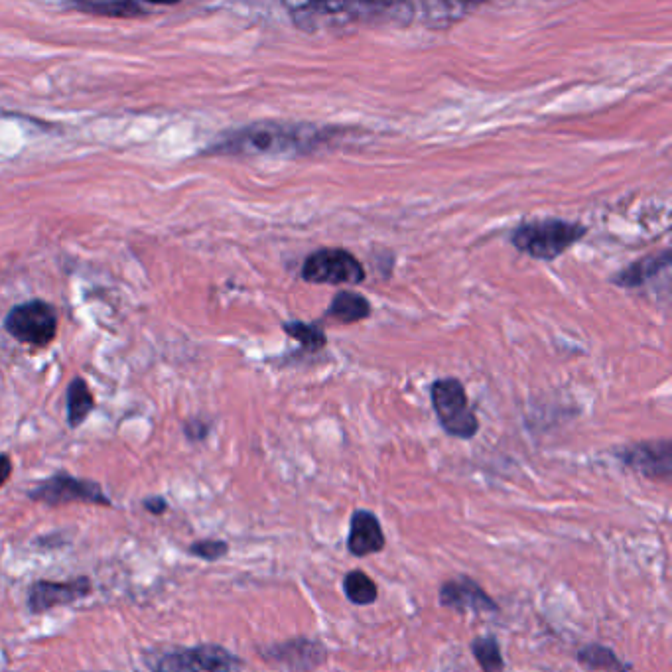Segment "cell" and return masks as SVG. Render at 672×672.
Masks as SVG:
<instances>
[{"label": "cell", "mask_w": 672, "mask_h": 672, "mask_svg": "<svg viewBox=\"0 0 672 672\" xmlns=\"http://www.w3.org/2000/svg\"><path fill=\"white\" fill-rule=\"evenodd\" d=\"M326 131L312 125L255 123L219 136L207 154L221 156H298L326 142Z\"/></svg>", "instance_id": "cell-1"}, {"label": "cell", "mask_w": 672, "mask_h": 672, "mask_svg": "<svg viewBox=\"0 0 672 672\" xmlns=\"http://www.w3.org/2000/svg\"><path fill=\"white\" fill-rule=\"evenodd\" d=\"M586 233L588 227L582 223L564 219H537L519 225L513 231L511 243L533 259L554 261L574 247Z\"/></svg>", "instance_id": "cell-2"}, {"label": "cell", "mask_w": 672, "mask_h": 672, "mask_svg": "<svg viewBox=\"0 0 672 672\" xmlns=\"http://www.w3.org/2000/svg\"><path fill=\"white\" fill-rule=\"evenodd\" d=\"M430 397L436 418L448 436L471 440L479 432V420L471 410L466 387L458 379H438L430 389Z\"/></svg>", "instance_id": "cell-3"}, {"label": "cell", "mask_w": 672, "mask_h": 672, "mask_svg": "<svg viewBox=\"0 0 672 672\" xmlns=\"http://www.w3.org/2000/svg\"><path fill=\"white\" fill-rule=\"evenodd\" d=\"M150 667L152 672H239L245 661L221 645L203 643L166 651Z\"/></svg>", "instance_id": "cell-4"}, {"label": "cell", "mask_w": 672, "mask_h": 672, "mask_svg": "<svg viewBox=\"0 0 672 672\" xmlns=\"http://www.w3.org/2000/svg\"><path fill=\"white\" fill-rule=\"evenodd\" d=\"M28 497L36 503H46L52 507L69 503H87L103 507L113 505V501L107 497V493L97 481L73 477L69 473H56L44 479L40 485L28 491Z\"/></svg>", "instance_id": "cell-5"}, {"label": "cell", "mask_w": 672, "mask_h": 672, "mask_svg": "<svg viewBox=\"0 0 672 672\" xmlns=\"http://www.w3.org/2000/svg\"><path fill=\"white\" fill-rule=\"evenodd\" d=\"M4 328L10 336L22 343L44 347L56 337L58 314L48 302L30 300L10 310Z\"/></svg>", "instance_id": "cell-6"}, {"label": "cell", "mask_w": 672, "mask_h": 672, "mask_svg": "<svg viewBox=\"0 0 672 672\" xmlns=\"http://www.w3.org/2000/svg\"><path fill=\"white\" fill-rule=\"evenodd\" d=\"M302 278L312 284H359L365 280V269L345 249H320L312 253L302 267Z\"/></svg>", "instance_id": "cell-7"}, {"label": "cell", "mask_w": 672, "mask_h": 672, "mask_svg": "<svg viewBox=\"0 0 672 672\" xmlns=\"http://www.w3.org/2000/svg\"><path fill=\"white\" fill-rule=\"evenodd\" d=\"M261 657L278 672H314L328 659L324 643L310 637H292L259 649Z\"/></svg>", "instance_id": "cell-8"}, {"label": "cell", "mask_w": 672, "mask_h": 672, "mask_svg": "<svg viewBox=\"0 0 672 672\" xmlns=\"http://www.w3.org/2000/svg\"><path fill=\"white\" fill-rule=\"evenodd\" d=\"M619 462L629 470L655 481H669L672 477L671 440L641 442L615 452Z\"/></svg>", "instance_id": "cell-9"}, {"label": "cell", "mask_w": 672, "mask_h": 672, "mask_svg": "<svg viewBox=\"0 0 672 672\" xmlns=\"http://www.w3.org/2000/svg\"><path fill=\"white\" fill-rule=\"evenodd\" d=\"M91 592L93 584L85 576L69 582L36 580L28 590V607L32 613H46L62 605L77 604L91 596Z\"/></svg>", "instance_id": "cell-10"}, {"label": "cell", "mask_w": 672, "mask_h": 672, "mask_svg": "<svg viewBox=\"0 0 672 672\" xmlns=\"http://www.w3.org/2000/svg\"><path fill=\"white\" fill-rule=\"evenodd\" d=\"M438 600L442 607L456 613H495L497 602L470 576H458L440 586Z\"/></svg>", "instance_id": "cell-11"}, {"label": "cell", "mask_w": 672, "mask_h": 672, "mask_svg": "<svg viewBox=\"0 0 672 672\" xmlns=\"http://www.w3.org/2000/svg\"><path fill=\"white\" fill-rule=\"evenodd\" d=\"M387 538L383 533L381 521L373 511L357 509L349 521V535H347V550L355 558H365L385 550Z\"/></svg>", "instance_id": "cell-12"}, {"label": "cell", "mask_w": 672, "mask_h": 672, "mask_svg": "<svg viewBox=\"0 0 672 672\" xmlns=\"http://www.w3.org/2000/svg\"><path fill=\"white\" fill-rule=\"evenodd\" d=\"M671 265V253L665 251L661 255H651V257H645L637 263H633L631 267L621 270L613 282L617 286H627V288H635V286H643L645 282H649L651 278L659 276V272H663L665 269H669Z\"/></svg>", "instance_id": "cell-13"}, {"label": "cell", "mask_w": 672, "mask_h": 672, "mask_svg": "<svg viewBox=\"0 0 672 672\" xmlns=\"http://www.w3.org/2000/svg\"><path fill=\"white\" fill-rule=\"evenodd\" d=\"M369 314H371V304L365 300V296L357 292H349V290L339 292L328 310V318H334L341 324H355V322L367 320Z\"/></svg>", "instance_id": "cell-14"}, {"label": "cell", "mask_w": 672, "mask_h": 672, "mask_svg": "<svg viewBox=\"0 0 672 672\" xmlns=\"http://www.w3.org/2000/svg\"><path fill=\"white\" fill-rule=\"evenodd\" d=\"M341 588H343L345 598L351 604L359 605V607L373 605L379 598V588H377L375 580L371 576H367V572H363V570H349L343 576Z\"/></svg>", "instance_id": "cell-15"}, {"label": "cell", "mask_w": 672, "mask_h": 672, "mask_svg": "<svg viewBox=\"0 0 672 672\" xmlns=\"http://www.w3.org/2000/svg\"><path fill=\"white\" fill-rule=\"evenodd\" d=\"M68 424L71 428L81 426L95 408V399L91 389L81 377H75L68 387Z\"/></svg>", "instance_id": "cell-16"}, {"label": "cell", "mask_w": 672, "mask_h": 672, "mask_svg": "<svg viewBox=\"0 0 672 672\" xmlns=\"http://www.w3.org/2000/svg\"><path fill=\"white\" fill-rule=\"evenodd\" d=\"M576 659L590 671L594 672H629V667L604 645L592 643L578 651Z\"/></svg>", "instance_id": "cell-17"}, {"label": "cell", "mask_w": 672, "mask_h": 672, "mask_svg": "<svg viewBox=\"0 0 672 672\" xmlns=\"http://www.w3.org/2000/svg\"><path fill=\"white\" fill-rule=\"evenodd\" d=\"M71 8L87 14L97 16H111V18H138L146 16L150 12V6H144L140 2H77L71 4Z\"/></svg>", "instance_id": "cell-18"}, {"label": "cell", "mask_w": 672, "mask_h": 672, "mask_svg": "<svg viewBox=\"0 0 672 672\" xmlns=\"http://www.w3.org/2000/svg\"><path fill=\"white\" fill-rule=\"evenodd\" d=\"M471 655L483 672H503L505 659L501 655L499 641L493 635L475 637L470 645Z\"/></svg>", "instance_id": "cell-19"}, {"label": "cell", "mask_w": 672, "mask_h": 672, "mask_svg": "<svg viewBox=\"0 0 672 672\" xmlns=\"http://www.w3.org/2000/svg\"><path fill=\"white\" fill-rule=\"evenodd\" d=\"M284 332L294 339H298L306 349L318 351L328 343V337L322 332V328L314 324H304V322H290L284 324Z\"/></svg>", "instance_id": "cell-20"}, {"label": "cell", "mask_w": 672, "mask_h": 672, "mask_svg": "<svg viewBox=\"0 0 672 672\" xmlns=\"http://www.w3.org/2000/svg\"><path fill=\"white\" fill-rule=\"evenodd\" d=\"M229 552V544L225 540H215V538H205V540H196L190 546V554L196 558H202L207 562H215L223 558Z\"/></svg>", "instance_id": "cell-21"}, {"label": "cell", "mask_w": 672, "mask_h": 672, "mask_svg": "<svg viewBox=\"0 0 672 672\" xmlns=\"http://www.w3.org/2000/svg\"><path fill=\"white\" fill-rule=\"evenodd\" d=\"M207 432H209V428H207V424L202 422V420H190L186 424V436L192 442H200V440H203L207 436Z\"/></svg>", "instance_id": "cell-22"}, {"label": "cell", "mask_w": 672, "mask_h": 672, "mask_svg": "<svg viewBox=\"0 0 672 672\" xmlns=\"http://www.w3.org/2000/svg\"><path fill=\"white\" fill-rule=\"evenodd\" d=\"M142 505L150 515H164L168 511V501L164 497H158V495L144 499Z\"/></svg>", "instance_id": "cell-23"}, {"label": "cell", "mask_w": 672, "mask_h": 672, "mask_svg": "<svg viewBox=\"0 0 672 672\" xmlns=\"http://www.w3.org/2000/svg\"><path fill=\"white\" fill-rule=\"evenodd\" d=\"M10 473H12V460H10V456L0 454V487L8 481Z\"/></svg>", "instance_id": "cell-24"}]
</instances>
